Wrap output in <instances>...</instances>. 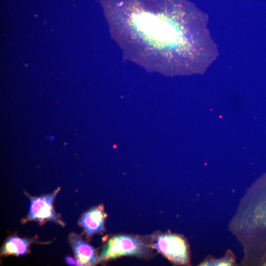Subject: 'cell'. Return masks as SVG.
Here are the masks:
<instances>
[{
    "mask_svg": "<svg viewBox=\"0 0 266 266\" xmlns=\"http://www.w3.org/2000/svg\"><path fill=\"white\" fill-rule=\"evenodd\" d=\"M59 189L43 197L33 199L30 205V218L40 221L52 220L63 225V223L55 213L53 202Z\"/></svg>",
    "mask_w": 266,
    "mask_h": 266,
    "instance_id": "4",
    "label": "cell"
},
{
    "mask_svg": "<svg viewBox=\"0 0 266 266\" xmlns=\"http://www.w3.org/2000/svg\"><path fill=\"white\" fill-rule=\"evenodd\" d=\"M66 263L72 266H84V265L79 260H76L71 258L70 256L66 257L65 259Z\"/></svg>",
    "mask_w": 266,
    "mask_h": 266,
    "instance_id": "8",
    "label": "cell"
},
{
    "mask_svg": "<svg viewBox=\"0 0 266 266\" xmlns=\"http://www.w3.org/2000/svg\"><path fill=\"white\" fill-rule=\"evenodd\" d=\"M71 241L78 260L84 266L92 265L97 263L98 258L96 253L91 246L82 241L75 235L71 236Z\"/></svg>",
    "mask_w": 266,
    "mask_h": 266,
    "instance_id": "6",
    "label": "cell"
},
{
    "mask_svg": "<svg viewBox=\"0 0 266 266\" xmlns=\"http://www.w3.org/2000/svg\"><path fill=\"white\" fill-rule=\"evenodd\" d=\"M28 243L21 238L13 237L9 238L5 244L3 253L6 254L23 255L27 251Z\"/></svg>",
    "mask_w": 266,
    "mask_h": 266,
    "instance_id": "7",
    "label": "cell"
},
{
    "mask_svg": "<svg viewBox=\"0 0 266 266\" xmlns=\"http://www.w3.org/2000/svg\"><path fill=\"white\" fill-rule=\"evenodd\" d=\"M153 245L169 260L174 263L186 264L188 262L186 243L179 236L173 234L161 235Z\"/></svg>",
    "mask_w": 266,
    "mask_h": 266,
    "instance_id": "3",
    "label": "cell"
},
{
    "mask_svg": "<svg viewBox=\"0 0 266 266\" xmlns=\"http://www.w3.org/2000/svg\"><path fill=\"white\" fill-rule=\"evenodd\" d=\"M134 20L141 32L153 37H161V40H175L177 36L171 25L150 13H139L135 16Z\"/></svg>",
    "mask_w": 266,
    "mask_h": 266,
    "instance_id": "2",
    "label": "cell"
},
{
    "mask_svg": "<svg viewBox=\"0 0 266 266\" xmlns=\"http://www.w3.org/2000/svg\"><path fill=\"white\" fill-rule=\"evenodd\" d=\"M143 252L141 241L131 236L120 235L111 238L101 252L100 258L107 260L125 255H139Z\"/></svg>",
    "mask_w": 266,
    "mask_h": 266,
    "instance_id": "1",
    "label": "cell"
},
{
    "mask_svg": "<svg viewBox=\"0 0 266 266\" xmlns=\"http://www.w3.org/2000/svg\"><path fill=\"white\" fill-rule=\"evenodd\" d=\"M105 217L103 208L100 206L85 214L81 219V224L86 233L92 234L103 230Z\"/></svg>",
    "mask_w": 266,
    "mask_h": 266,
    "instance_id": "5",
    "label": "cell"
}]
</instances>
